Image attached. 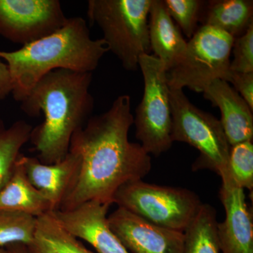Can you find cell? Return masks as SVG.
Instances as JSON below:
<instances>
[{
    "label": "cell",
    "instance_id": "obj_1",
    "mask_svg": "<svg viewBox=\"0 0 253 253\" xmlns=\"http://www.w3.org/2000/svg\"><path fill=\"white\" fill-rule=\"evenodd\" d=\"M133 124L130 96L121 95L107 111L91 116L75 132L69 151L79 156V170L58 211L91 201L111 206L121 186L149 174L151 156L128 138Z\"/></svg>",
    "mask_w": 253,
    "mask_h": 253
},
{
    "label": "cell",
    "instance_id": "obj_2",
    "mask_svg": "<svg viewBox=\"0 0 253 253\" xmlns=\"http://www.w3.org/2000/svg\"><path fill=\"white\" fill-rule=\"evenodd\" d=\"M91 81L92 73L55 70L42 78L20 102L30 117L44 115V121L33 127L30 138L41 162H59L69 153L73 134L94 109Z\"/></svg>",
    "mask_w": 253,
    "mask_h": 253
},
{
    "label": "cell",
    "instance_id": "obj_3",
    "mask_svg": "<svg viewBox=\"0 0 253 253\" xmlns=\"http://www.w3.org/2000/svg\"><path fill=\"white\" fill-rule=\"evenodd\" d=\"M109 51L104 40H92L85 20L68 18L52 34L13 51L0 50L7 66L13 97L21 102L45 75L58 69L92 73Z\"/></svg>",
    "mask_w": 253,
    "mask_h": 253
},
{
    "label": "cell",
    "instance_id": "obj_4",
    "mask_svg": "<svg viewBox=\"0 0 253 253\" xmlns=\"http://www.w3.org/2000/svg\"><path fill=\"white\" fill-rule=\"evenodd\" d=\"M152 0H89L87 16L101 30L109 51L126 71L139 68V59L150 54L149 17Z\"/></svg>",
    "mask_w": 253,
    "mask_h": 253
},
{
    "label": "cell",
    "instance_id": "obj_5",
    "mask_svg": "<svg viewBox=\"0 0 253 253\" xmlns=\"http://www.w3.org/2000/svg\"><path fill=\"white\" fill-rule=\"evenodd\" d=\"M113 204L156 224L184 231L202 203L194 191L184 188L130 181L118 190Z\"/></svg>",
    "mask_w": 253,
    "mask_h": 253
},
{
    "label": "cell",
    "instance_id": "obj_6",
    "mask_svg": "<svg viewBox=\"0 0 253 253\" xmlns=\"http://www.w3.org/2000/svg\"><path fill=\"white\" fill-rule=\"evenodd\" d=\"M169 101L173 142L187 143L200 152L194 170L206 168L220 176L225 174L231 146L220 121L194 106L183 89H170Z\"/></svg>",
    "mask_w": 253,
    "mask_h": 253
},
{
    "label": "cell",
    "instance_id": "obj_7",
    "mask_svg": "<svg viewBox=\"0 0 253 253\" xmlns=\"http://www.w3.org/2000/svg\"><path fill=\"white\" fill-rule=\"evenodd\" d=\"M234 41L217 28L200 26L187 42L180 61L167 72L169 89L187 87L203 93L212 81H227Z\"/></svg>",
    "mask_w": 253,
    "mask_h": 253
},
{
    "label": "cell",
    "instance_id": "obj_8",
    "mask_svg": "<svg viewBox=\"0 0 253 253\" xmlns=\"http://www.w3.org/2000/svg\"><path fill=\"white\" fill-rule=\"evenodd\" d=\"M139 66L144 78V90L134 117L136 137L148 154L159 156L173 144L167 72L154 55L141 56Z\"/></svg>",
    "mask_w": 253,
    "mask_h": 253
},
{
    "label": "cell",
    "instance_id": "obj_9",
    "mask_svg": "<svg viewBox=\"0 0 253 253\" xmlns=\"http://www.w3.org/2000/svg\"><path fill=\"white\" fill-rule=\"evenodd\" d=\"M59 0H0V36L15 44H31L67 22Z\"/></svg>",
    "mask_w": 253,
    "mask_h": 253
},
{
    "label": "cell",
    "instance_id": "obj_10",
    "mask_svg": "<svg viewBox=\"0 0 253 253\" xmlns=\"http://www.w3.org/2000/svg\"><path fill=\"white\" fill-rule=\"evenodd\" d=\"M108 222L130 253H184V231L156 225L118 207Z\"/></svg>",
    "mask_w": 253,
    "mask_h": 253
},
{
    "label": "cell",
    "instance_id": "obj_11",
    "mask_svg": "<svg viewBox=\"0 0 253 253\" xmlns=\"http://www.w3.org/2000/svg\"><path fill=\"white\" fill-rule=\"evenodd\" d=\"M219 191L225 219L217 224L221 253H253V214L244 189L236 185L226 172L221 176Z\"/></svg>",
    "mask_w": 253,
    "mask_h": 253
},
{
    "label": "cell",
    "instance_id": "obj_12",
    "mask_svg": "<svg viewBox=\"0 0 253 253\" xmlns=\"http://www.w3.org/2000/svg\"><path fill=\"white\" fill-rule=\"evenodd\" d=\"M110 206L91 201L71 211L54 213L68 232L90 244L97 253H130L110 228Z\"/></svg>",
    "mask_w": 253,
    "mask_h": 253
},
{
    "label": "cell",
    "instance_id": "obj_13",
    "mask_svg": "<svg viewBox=\"0 0 253 253\" xmlns=\"http://www.w3.org/2000/svg\"><path fill=\"white\" fill-rule=\"evenodd\" d=\"M19 160L30 182L47 200L53 212L59 211L77 176L79 156L69 151L62 161L53 164H44L36 157L22 154Z\"/></svg>",
    "mask_w": 253,
    "mask_h": 253
},
{
    "label": "cell",
    "instance_id": "obj_14",
    "mask_svg": "<svg viewBox=\"0 0 253 253\" xmlns=\"http://www.w3.org/2000/svg\"><path fill=\"white\" fill-rule=\"evenodd\" d=\"M205 99L221 112V124L230 146L253 141V111L229 83L217 79L204 91Z\"/></svg>",
    "mask_w": 253,
    "mask_h": 253
},
{
    "label": "cell",
    "instance_id": "obj_15",
    "mask_svg": "<svg viewBox=\"0 0 253 253\" xmlns=\"http://www.w3.org/2000/svg\"><path fill=\"white\" fill-rule=\"evenodd\" d=\"M149 34L151 50L168 72L180 61L187 42L168 14L162 0H152L149 11Z\"/></svg>",
    "mask_w": 253,
    "mask_h": 253
},
{
    "label": "cell",
    "instance_id": "obj_16",
    "mask_svg": "<svg viewBox=\"0 0 253 253\" xmlns=\"http://www.w3.org/2000/svg\"><path fill=\"white\" fill-rule=\"evenodd\" d=\"M0 209L36 218L53 212L47 200L28 180L19 157L9 180L0 189Z\"/></svg>",
    "mask_w": 253,
    "mask_h": 253
},
{
    "label": "cell",
    "instance_id": "obj_17",
    "mask_svg": "<svg viewBox=\"0 0 253 253\" xmlns=\"http://www.w3.org/2000/svg\"><path fill=\"white\" fill-rule=\"evenodd\" d=\"M199 22L227 33L234 39L244 35L253 24L252 0L205 1Z\"/></svg>",
    "mask_w": 253,
    "mask_h": 253
},
{
    "label": "cell",
    "instance_id": "obj_18",
    "mask_svg": "<svg viewBox=\"0 0 253 253\" xmlns=\"http://www.w3.org/2000/svg\"><path fill=\"white\" fill-rule=\"evenodd\" d=\"M28 246L31 253H95L63 227L54 212L37 218L34 239Z\"/></svg>",
    "mask_w": 253,
    "mask_h": 253
},
{
    "label": "cell",
    "instance_id": "obj_19",
    "mask_svg": "<svg viewBox=\"0 0 253 253\" xmlns=\"http://www.w3.org/2000/svg\"><path fill=\"white\" fill-rule=\"evenodd\" d=\"M217 224L215 209L202 204L184 231V253H221Z\"/></svg>",
    "mask_w": 253,
    "mask_h": 253
},
{
    "label": "cell",
    "instance_id": "obj_20",
    "mask_svg": "<svg viewBox=\"0 0 253 253\" xmlns=\"http://www.w3.org/2000/svg\"><path fill=\"white\" fill-rule=\"evenodd\" d=\"M33 126L24 121H17L6 126L0 120V189L14 171L21 150L30 141Z\"/></svg>",
    "mask_w": 253,
    "mask_h": 253
},
{
    "label": "cell",
    "instance_id": "obj_21",
    "mask_svg": "<svg viewBox=\"0 0 253 253\" xmlns=\"http://www.w3.org/2000/svg\"><path fill=\"white\" fill-rule=\"evenodd\" d=\"M36 226V217L0 209V248L13 244L29 246L34 239Z\"/></svg>",
    "mask_w": 253,
    "mask_h": 253
},
{
    "label": "cell",
    "instance_id": "obj_22",
    "mask_svg": "<svg viewBox=\"0 0 253 253\" xmlns=\"http://www.w3.org/2000/svg\"><path fill=\"white\" fill-rule=\"evenodd\" d=\"M227 172L236 185L253 191V141H245L231 146Z\"/></svg>",
    "mask_w": 253,
    "mask_h": 253
},
{
    "label": "cell",
    "instance_id": "obj_23",
    "mask_svg": "<svg viewBox=\"0 0 253 253\" xmlns=\"http://www.w3.org/2000/svg\"><path fill=\"white\" fill-rule=\"evenodd\" d=\"M173 21L187 38L191 39L199 29L200 17L205 1L201 0H162Z\"/></svg>",
    "mask_w": 253,
    "mask_h": 253
},
{
    "label": "cell",
    "instance_id": "obj_24",
    "mask_svg": "<svg viewBox=\"0 0 253 253\" xmlns=\"http://www.w3.org/2000/svg\"><path fill=\"white\" fill-rule=\"evenodd\" d=\"M231 51L234 59L230 63V71L253 73V24L244 35L234 39Z\"/></svg>",
    "mask_w": 253,
    "mask_h": 253
},
{
    "label": "cell",
    "instance_id": "obj_25",
    "mask_svg": "<svg viewBox=\"0 0 253 253\" xmlns=\"http://www.w3.org/2000/svg\"><path fill=\"white\" fill-rule=\"evenodd\" d=\"M227 83L234 85V89L253 111V73H239L230 71Z\"/></svg>",
    "mask_w": 253,
    "mask_h": 253
},
{
    "label": "cell",
    "instance_id": "obj_26",
    "mask_svg": "<svg viewBox=\"0 0 253 253\" xmlns=\"http://www.w3.org/2000/svg\"><path fill=\"white\" fill-rule=\"evenodd\" d=\"M12 90L11 77L7 66L0 59V100L6 99Z\"/></svg>",
    "mask_w": 253,
    "mask_h": 253
},
{
    "label": "cell",
    "instance_id": "obj_27",
    "mask_svg": "<svg viewBox=\"0 0 253 253\" xmlns=\"http://www.w3.org/2000/svg\"><path fill=\"white\" fill-rule=\"evenodd\" d=\"M8 253H31L27 245L13 244L5 247Z\"/></svg>",
    "mask_w": 253,
    "mask_h": 253
},
{
    "label": "cell",
    "instance_id": "obj_28",
    "mask_svg": "<svg viewBox=\"0 0 253 253\" xmlns=\"http://www.w3.org/2000/svg\"><path fill=\"white\" fill-rule=\"evenodd\" d=\"M0 253H8L5 248H0Z\"/></svg>",
    "mask_w": 253,
    "mask_h": 253
}]
</instances>
